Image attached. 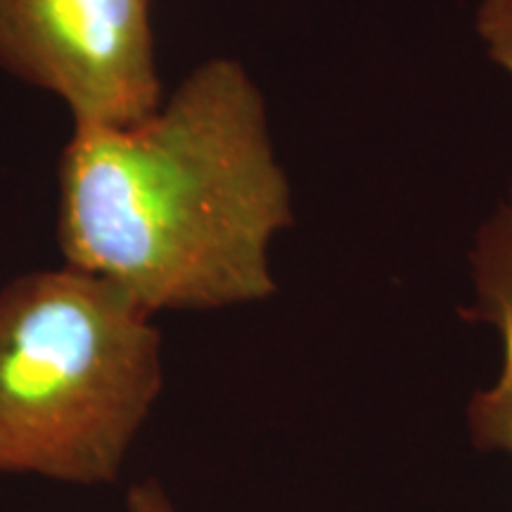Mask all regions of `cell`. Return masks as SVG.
<instances>
[{"label": "cell", "mask_w": 512, "mask_h": 512, "mask_svg": "<svg viewBox=\"0 0 512 512\" xmlns=\"http://www.w3.org/2000/svg\"><path fill=\"white\" fill-rule=\"evenodd\" d=\"M0 67L60 95L74 126H128L162 105L150 0H0Z\"/></svg>", "instance_id": "cell-3"}, {"label": "cell", "mask_w": 512, "mask_h": 512, "mask_svg": "<svg viewBox=\"0 0 512 512\" xmlns=\"http://www.w3.org/2000/svg\"><path fill=\"white\" fill-rule=\"evenodd\" d=\"M57 240L67 266L155 316L271 297L268 249L292 223L259 88L211 60L128 126H74L60 159Z\"/></svg>", "instance_id": "cell-1"}, {"label": "cell", "mask_w": 512, "mask_h": 512, "mask_svg": "<svg viewBox=\"0 0 512 512\" xmlns=\"http://www.w3.org/2000/svg\"><path fill=\"white\" fill-rule=\"evenodd\" d=\"M128 512H174V505L155 479H147L128 494Z\"/></svg>", "instance_id": "cell-6"}, {"label": "cell", "mask_w": 512, "mask_h": 512, "mask_svg": "<svg viewBox=\"0 0 512 512\" xmlns=\"http://www.w3.org/2000/svg\"><path fill=\"white\" fill-rule=\"evenodd\" d=\"M477 34L491 60L512 76V0H482Z\"/></svg>", "instance_id": "cell-5"}, {"label": "cell", "mask_w": 512, "mask_h": 512, "mask_svg": "<svg viewBox=\"0 0 512 512\" xmlns=\"http://www.w3.org/2000/svg\"><path fill=\"white\" fill-rule=\"evenodd\" d=\"M475 304L467 316L489 323L501 337V373L467 406L472 444L512 456V190L472 249Z\"/></svg>", "instance_id": "cell-4"}, {"label": "cell", "mask_w": 512, "mask_h": 512, "mask_svg": "<svg viewBox=\"0 0 512 512\" xmlns=\"http://www.w3.org/2000/svg\"><path fill=\"white\" fill-rule=\"evenodd\" d=\"M162 392L152 313L74 266L0 290V475L110 484Z\"/></svg>", "instance_id": "cell-2"}]
</instances>
